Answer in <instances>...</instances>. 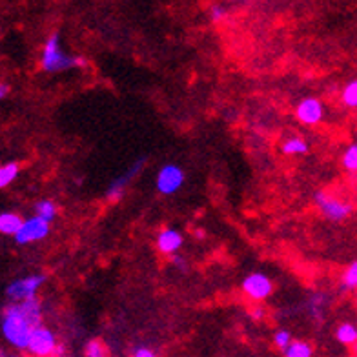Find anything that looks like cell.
<instances>
[{
  "label": "cell",
  "mask_w": 357,
  "mask_h": 357,
  "mask_svg": "<svg viewBox=\"0 0 357 357\" xmlns=\"http://www.w3.org/2000/svg\"><path fill=\"white\" fill-rule=\"evenodd\" d=\"M43 312L37 297L22 303H13L4 310L2 334L11 347L26 350L31 334L38 326H43Z\"/></svg>",
  "instance_id": "obj_1"
},
{
  "label": "cell",
  "mask_w": 357,
  "mask_h": 357,
  "mask_svg": "<svg viewBox=\"0 0 357 357\" xmlns=\"http://www.w3.org/2000/svg\"><path fill=\"white\" fill-rule=\"evenodd\" d=\"M88 64L84 56L68 55L61 50V37L53 33L44 44L43 56H40V66L47 73H59V71L73 70V68H84Z\"/></svg>",
  "instance_id": "obj_2"
},
{
  "label": "cell",
  "mask_w": 357,
  "mask_h": 357,
  "mask_svg": "<svg viewBox=\"0 0 357 357\" xmlns=\"http://www.w3.org/2000/svg\"><path fill=\"white\" fill-rule=\"evenodd\" d=\"M315 206L321 212V215L326 217L328 221L341 222L352 215L354 204L343 197H337L330 192H317L315 193Z\"/></svg>",
  "instance_id": "obj_3"
},
{
  "label": "cell",
  "mask_w": 357,
  "mask_h": 357,
  "mask_svg": "<svg viewBox=\"0 0 357 357\" xmlns=\"http://www.w3.org/2000/svg\"><path fill=\"white\" fill-rule=\"evenodd\" d=\"M59 347L61 344H59L52 330L46 328V326H38L31 334V339H29L26 350H28L31 357H55Z\"/></svg>",
  "instance_id": "obj_4"
},
{
  "label": "cell",
  "mask_w": 357,
  "mask_h": 357,
  "mask_svg": "<svg viewBox=\"0 0 357 357\" xmlns=\"http://www.w3.org/2000/svg\"><path fill=\"white\" fill-rule=\"evenodd\" d=\"M241 290H243V294L248 297L250 301L263 303L264 299H268V297L272 296L273 282L272 279L268 278V275H264V273L254 272L243 279V282H241Z\"/></svg>",
  "instance_id": "obj_5"
},
{
  "label": "cell",
  "mask_w": 357,
  "mask_h": 357,
  "mask_svg": "<svg viewBox=\"0 0 357 357\" xmlns=\"http://www.w3.org/2000/svg\"><path fill=\"white\" fill-rule=\"evenodd\" d=\"M184 184V169L178 165H165L159 169L155 178V188L160 195H174Z\"/></svg>",
  "instance_id": "obj_6"
},
{
  "label": "cell",
  "mask_w": 357,
  "mask_h": 357,
  "mask_svg": "<svg viewBox=\"0 0 357 357\" xmlns=\"http://www.w3.org/2000/svg\"><path fill=\"white\" fill-rule=\"evenodd\" d=\"M144 166H146V157H139V159H137L135 162H133V165L124 172V174H121L119 177L113 178L112 184H109L108 190H106V199H108L109 202L121 201L124 192H126V188L130 186V183H132L137 175L141 174Z\"/></svg>",
  "instance_id": "obj_7"
},
{
  "label": "cell",
  "mask_w": 357,
  "mask_h": 357,
  "mask_svg": "<svg viewBox=\"0 0 357 357\" xmlns=\"http://www.w3.org/2000/svg\"><path fill=\"white\" fill-rule=\"evenodd\" d=\"M44 281H46V275H40V273L38 275H29V278L11 282L10 287L6 288V294L15 303L28 301V299H33L35 294H37L38 288L43 287Z\"/></svg>",
  "instance_id": "obj_8"
},
{
  "label": "cell",
  "mask_w": 357,
  "mask_h": 357,
  "mask_svg": "<svg viewBox=\"0 0 357 357\" xmlns=\"http://www.w3.org/2000/svg\"><path fill=\"white\" fill-rule=\"evenodd\" d=\"M324 117V106L319 99L308 97L297 104L296 119L303 126H317Z\"/></svg>",
  "instance_id": "obj_9"
},
{
  "label": "cell",
  "mask_w": 357,
  "mask_h": 357,
  "mask_svg": "<svg viewBox=\"0 0 357 357\" xmlns=\"http://www.w3.org/2000/svg\"><path fill=\"white\" fill-rule=\"evenodd\" d=\"M47 234H50V222L35 215L28 221H24L20 231L15 235V241L19 245H29V243H35V241H43L44 237H47Z\"/></svg>",
  "instance_id": "obj_10"
},
{
  "label": "cell",
  "mask_w": 357,
  "mask_h": 357,
  "mask_svg": "<svg viewBox=\"0 0 357 357\" xmlns=\"http://www.w3.org/2000/svg\"><path fill=\"white\" fill-rule=\"evenodd\" d=\"M155 245L160 254L174 257V255H177L178 250L183 248L184 237L183 234L178 230H175V228H162V230L157 234Z\"/></svg>",
  "instance_id": "obj_11"
},
{
  "label": "cell",
  "mask_w": 357,
  "mask_h": 357,
  "mask_svg": "<svg viewBox=\"0 0 357 357\" xmlns=\"http://www.w3.org/2000/svg\"><path fill=\"white\" fill-rule=\"evenodd\" d=\"M308 142L299 135H291L287 137L284 141L281 142V153L282 155L288 157H299V155H306L308 153Z\"/></svg>",
  "instance_id": "obj_12"
},
{
  "label": "cell",
  "mask_w": 357,
  "mask_h": 357,
  "mask_svg": "<svg viewBox=\"0 0 357 357\" xmlns=\"http://www.w3.org/2000/svg\"><path fill=\"white\" fill-rule=\"evenodd\" d=\"M24 221L19 213L6 212L0 213V234L4 235H17L22 228Z\"/></svg>",
  "instance_id": "obj_13"
},
{
  "label": "cell",
  "mask_w": 357,
  "mask_h": 357,
  "mask_svg": "<svg viewBox=\"0 0 357 357\" xmlns=\"http://www.w3.org/2000/svg\"><path fill=\"white\" fill-rule=\"evenodd\" d=\"M335 339L344 347H354L357 343V324L354 323H341L335 328Z\"/></svg>",
  "instance_id": "obj_14"
},
{
  "label": "cell",
  "mask_w": 357,
  "mask_h": 357,
  "mask_svg": "<svg viewBox=\"0 0 357 357\" xmlns=\"http://www.w3.org/2000/svg\"><path fill=\"white\" fill-rule=\"evenodd\" d=\"M284 357H314V348L310 343L301 341V339H294L290 347L284 350Z\"/></svg>",
  "instance_id": "obj_15"
},
{
  "label": "cell",
  "mask_w": 357,
  "mask_h": 357,
  "mask_svg": "<svg viewBox=\"0 0 357 357\" xmlns=\"http://www.w3.org/2000/svg\"><path fill=\"white\" fill-rule=\"evenodd\" d=\"M56 213H59V208H56V204L53 201L44 199V201H38L35 204V215L44 219L46 222H52L56 217Z\"/></svg>",
  "instance_id": "obj_16"
},
{
  "label": "cell",
  "mask_w": 357,
  "mask_h": 357,
  "mask_svg": "<svg viewBox=\"0 0 357 357\" xmlns=\"http://www.w3.org/2000/svg\"><path fill=\"white\" fill-rule=\"evenodd\" d=\"M341 287L343 290H357V261L348 264L341 275Z\"/></svg>",
  "instance_id": "obj_17"
},
{
  "label": "cell",
  "mask_w": 357,
  "mask_h": 357,
  "mask_svg": "<svg viewBox=\"0 0 357 357\" xmlns=\"http://www.w3.org/2000/svg\"><path fill=\"white\" fill-rule=\"evenodd\" d=\"M84 357H109V350L100 339H91L84 347Z\"/></svg>",
  "instance_id": "obj_18"
},
{
  "label": "cell",
  "mask_w": 357,
  "mask_h": 357,
  "mask_svg": "<svg viewBox=\"0 0 357 357\" xmlns=\"http://www.w3.org/2000/svg\"><path fill=\"white\" fill-rule=\"evenodd\" d=\"M341 100L347 108L357 109V79L350 80L341 91Z\"/></svg>",
  "instance_id": "obj_19"
},
{
  "label": "cell",
  "mask_w": 357,
  "mask_h": 357,
  "mask_svg": "<svg viewBox=\"0 0 357 357\" xmlns=\"http://www.w3.org/2000/svg\"><path fill=\"white\" fill-rule=\"evenodd\" d=\"M341 165L347 172L350 174H356L357 172V144H350L347 150L343 151V157H341Z\"/></svg>",
  "instance_id": "obj_20"
},
{
  "label": "cell",
  "mask_w": 357,
  "mask_h": 357,
  "mask_svg": "<svg viewBox=\"0 0 357 357\" xmlns=\"http://www.w3.org/2000/svg\"><path fill=\"white\" fill-rule=\"evenodd\" d=\"M19 175V165L17 162H10V165L0 166V188H6L8 184H11Z\"/></svg>",
  "instance_id": "obj_21"
},
{
  "label": "cell",
  "mask_w": 357,
  "mask_h": 357,
  "mask_svg": "<svg viewBox=\"0 0 357 357\" xmlns=\"http://www.w3.org/2000/svg\"><path fill=\"white\" fill-rule=\"evenodd\" d=\"M291 341H294V339H291V334L288 330H278V332L273 334V344H275L279 350H282V352L290 347Z\"/></svg>",
  "instance_id": "obj_22"
},
{
  "label": "cell",
  "mask_w": 357,
  "mask_h": 357,
  "mask_svg": "<svg viewBox=\"0 0 357 357\" xmlns=\"http://www.w3.org/2000/svg\"><path fill=\"white\" fill-rule=\"evenodd\" d=\"M226 15H228V13H226L225 6L215 4V6H212V8H210V17H212L213 22H221V20H225Z\"/></svg>",
  "instance_id": "obj_23"
},
{
  "label": "cell",
  "mask_w": 357,
  "mask_h": 357,
  "mask_svg": "<svg viewBox=\"0 0 357 357\" xmlns=\"http://www.w3.org/2000/svg\"><path fill=\"white\" fill-rule=\"evenodd\" d=\"M132 357H159V356H157L155 350H151V348L139 347V348H135V350H133Z\"/></svg>",
  "instance_id": "obj_24"
},
{
  "label": "cell",
  "mask_w": 357,
  "mask_h": 357,
  "mask_svg": "<svg viewBox=\"0 0 357 357\" xmlns=\"http://www.w3.org/2000/svg\"><path fill=\"white\" fill-rule=\"evenodd\" d=\"M250 315H252V319L261 321V319H264V315H266V310H264V308L261 305H255V306H252V310H250Z\"/></svg>",
  "instance_id": "obj_25"
},
{
  "label": "cell",
  "mask_w": 357,
  "mask_h": 357,
  "mask_svg": "<svg viewBox=\"0 0 357 357\" xmlns=\"http://www.w3.org/2000/svg\"><path fill=\"white\" fill-rule=\"evenodd\" d=\"M172 263H174L175 266H178V268L186 266V261H184V259L181 257V255H174V257H172Z\"/></svg>",
  "instance_id": "obj_26"
},
{
  "label": "cell",
  "mask_w": 357,
  "mask_h": 357,
  "mask_svg": "<svg viewBox=\"0 0 357 357\" xmlns=\"http://www.w3.org/2000/svg\"><path fill=\"white\" fill-rule=\"evenodd\" d=\"M8 91H10V88L6 84H0V99H4L6 95H8Z\"/></svg>",
  "instance_id": "obj_27"
},
{
  "label": "cell",
  "mask_w": 357,
  "mask_h": 357,
  "mask_svg": "<svg viewBox=\"0 0 357 357\" xmlns=\"http://www.w3.org/2000/svg\"><path fill=\"white\" fill-rule=\"evenodd\" d=\"M352 348H354V356H356V357H357V343H356V344H354V347H352Z\"/></svg>",
  "instance_id": "obj_28"
},
{
  "label": "cell",
  "mask_w": 357,
  "mask_h": 357,
  "mask_svg": "<svg viewBox=\"0 0 357 357\" xmlns=\"http://www.w3.org/2000/svg\"><path fill=\"white\" fill-rule=\"evenodd\" d=\"M356 301H357V294H356Z\"/></svg>",
  "instance_id": "obj_29"
},
{
  "label": "cell",
  "mask_w": 357,
  "mask_h": 357,
  "mask_svg": "<svg viewBox=\"0 0 357 357\" xmlns=\"http://www.w3.org/2000/svg\"><path fill=\"white\" fill-rule=\"evenodd\" d=\"M0 357H2V356H0Z\"/></svg>",
  "instance_id": "obj_30"
}]
</instances>
